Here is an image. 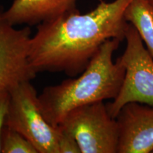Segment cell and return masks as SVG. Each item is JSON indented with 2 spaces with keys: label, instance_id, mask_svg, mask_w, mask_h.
Returning a JSON list of instances; mask_svg holds the SVG:
<instances>
[{
  "label": "cell",
  "instance_id": "30bf717a",
  "mask_svg": "<svg viewBox=\"0 0 153 153\" xmlns=\"http://www.w3.org/2000/svg\"><path fill=\"white\" fill-rule=\"evenodd\" d=\"M1 152L38 153L26 137L7 126H4L1 133Z\"/></svg>",
  "mask_w": 153,
  "mask_h": 153
},
{
  "label": "cell",
  "instance_id": "9c48e42d",
  "mask_svg": "<svg viewBox=\"0 0 153 153\" xmlns=\"http://www.w3.org/2000/svg\"><path fill=\"white\" fill-rule=\"evenodd\" d=\"M125 19L136 28L153 57V4L151 0H132L125 11Z\"/></svg>",
  "mask_w": 153,
  "mask_h": 153
},
{
  "label": "cell",
  "instance_id": "8992f818",
  "mask_svg": "<svg viewBox=\"0 0 153 153\" xmlns=\"http://www.w3.org/2000/svg\"><path fill=\"white\" fill-rule=\"evenodd\" d=\"M30 33L28 26L16 29L0 7V88L9 91L36 77L29 59Z\"/></svg>",
  "mask_w": 153,
  "mask_h": 153
},
{
  "label": "cell",
  "instance_id": "5b68a950",
  "mask_svg": "<svg viewBox=\"0 0 153 153\" xmlns=\"http://www.w3.org/2000/svg\"><path fill=\"white\" fill-rule=\"evenodd\" d=\"M59 127L76 139L82 153H117L118 123L104 101L74 108Z\"/></svg>",
  "mask_w": 153,
  "mask_h": 153
},
{
  "label": "cell",
  "instance_id": "4fadbf2b",
  "mask_svg": "<svg viewBox=\"0 0 153 153\" xmlns=\"http://www.w3.org/2000/svg\"><path fill=\"white\" fill-rule=\"evenodd\" d=\"M151 2H152V4H153V0H151Z\"/></svg>",
  "mask_w": 153,
  "mask_h": 153
},
{
  "label": "cell",
  "instance_id": "3957f363",
  "mask_svg": "<svg viewBox=\"0 0 153 153\" xmlns=\"http://www.w3.org/2000/svg\"><path fill=\"white\" fill-rule=\"evenodd\" d=\"M9 103L4 126L15 130L33 144L38 153H59L60 129L44 118L38 95L29 82L9 90Z\"/></svg>",
  "mask_w": 153,
  "mask_h": 153
},
{
  "label": "cell",
  "instance_id": "52a82bcc",
  "mask_svg": "<svg viewBox=\"0 0 153 153\" xmlns=\"http://www.w3.org/2000/svg\"><path fill=\"white\" fill-rule=\"evenodd\" d=\"M116 119L118 127L117 153L152 152V106L129 102L122 107Z\"/></svg>",
  "mask_w": 153,
  "mask_h": 153
},
{
  "label": "cell",
  "instance_id": "7c38bea8",
  "mask_svg": "<svg viewBox=\"0 0 153 153\" xmlns=\"http://www.w3.org/2000/svg\"><path fill=\"white\" fill-rule=\"evenodd\" d=\"M9 103V91L4 88H0V152H1V133L4 126Z\"/></svg>",
  "mask_w": 153,
  "mask_h": 153
},
{
  "label": "cell",
  "instance_id": "8fae6325",
  "mask_svg": "<svg viewBox=\"0 0 153 153\" xmlns=\"http://www.w3.org/2000/svg\"><path fill=\"white\" fill-rule=\"evenodd\" d=\"M58 150L59 153H82L76 139L61 129L58 140Z\"/></svg>",
  "mask_w": 153,
  "mask_h": 153
},
{
  "label": "cell",
  "instance_id": "5bb4252c",
  "mask_svg": "<svg viewBox=\"0 0 153 153\" xmlns=\"http://www.w3.org/2000/svg\"><path fill=\"white\" fill-rule=\"evenodd\" d=\"M152 153H153V151H152Z\"/></svg>",
  "mask_w": 153,
  "mask_h": 153
},
{
  "label": "cell",
  "instance_id": "277c9868",
  "mask_svg": "<svg viewBox=\"0 0 153 153\" xmlns=\"http://www.w3.org/2000/svg\"><path fill=\"white\" fill-rule=\"evenodd\" d=\"M126 47L118 58L125 68V76L117 97L106 104L113 118L124 105L139 102L153 106V57L131 24L126 33Z\"/></svg>",
  "mask_w": 153,
  "mask_h": 153
},
{
  "label": "cell",
  "instance_id": "6da1fadb",
  "mask_svg": "<svg viewBox=\"0 0 153 153\" xmlns=\"http://www.w3.org/2000/svg\"><path fill=\"white\" fill-rule=\"evenodd\" d=\"M132 0L101 1L92 11L68 13L38 25L30 38L29 59L35 71L76 76L109 39L123 41L129 23L125 11Z\"/></svg>",
  "mask_w": 153,
  "mask_h": 153
},
{
  "label": "cell",
  "instance_id": "ba28073f",
  "mask_svg": "<svg viewBox=\"0 0 153 153\" xmlns=\"http://www.w3.org/2000/svg\"><path fill=\"white\" fill-rule=\"evenodd\" d=\"M76 0H14L4 16L13 26H35L77 10Z\"/></svg>",
  "mask_w": 153,
  "mask_h": 153
},
{
  "label": "cell",
  "instance_id": "7a4b0ae2",
  "mask_svg": "<svg viewBox=\"0 0 153 153\" xmlns=\"http://www.w3.org/2000/svg\"><path fill=\"white\" fill-rule=\"evenodd\" d=\"M120 42L116 38L105 42L80 76L44 88L38 100L44 118L51 125L58 127L74 108L117 97L126 70L119 58L114 62L113 55Z\"/></svg>",
  "mask_w": 153,
  "mask_h": 153
}]
</instances>
